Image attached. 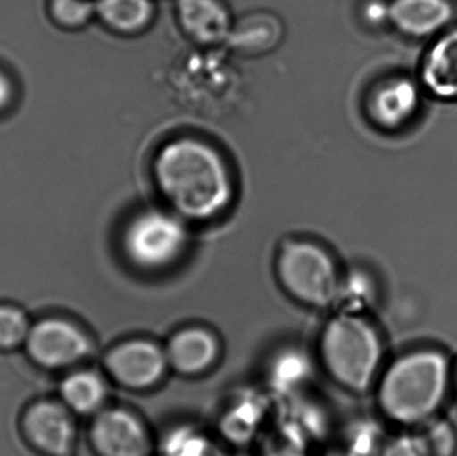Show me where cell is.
I'll list each match as a JSON object with an SVG mask.
<instances>
[{"instance_id":"1","label":"cell","mask_w":457,"mask_h":456,"mask_svg":"<svg viewBox=\"0 0 457 456\" xmlns=\"http://www.w3.org/2000/svg\"><path fill=\"white\" fill-rule=\"evenodd\" d=\"M158 190L179 217L206 221L227 211L233 182L219 150L192 137L166 144L154 160Z\"/></svg>"},{"instance_id":"2","label":"cell","mask_w":457,"mask_h":456,"mask_svg":"<svg viewBox=\"0 0 457 456\" xmlns=\"http://www.w3.org/2000/svg\"><path fill=\"white\" fill-rule=\"evenodd\" d=\"M451 377L450 361L442 351L424 348L404 353L381 377L378 403L399 425H423L442 407Z\"/></svg>"},{"instance_id":"3","label":"cell","mask_w":457,"mask_h":456,"mask_svg":"<svg viewBox=\"0 0 457 456\" xmlns=\"http://www.w3.org/2000/svg\"><path fill=\"white\" fill-rule=\"evenodd\" d=\"M321 355L328 371L341 386L364 393L378 377L383 344L365 319L341 315L330 320L322 334Z\"/></svg>"},{"instance_id":"4","label":"cell","mask_w":457,"mask_h":456,"mask_svg":"<svg viewBox=\"0 0 457 456\" xmlns=\"http://www.w3.org/2000/svg\"><path fill=\"white\" fill-rule=\"evenodd\" d=\"M277 272L284 288L305 304L327 307L337 297L340 278L335 261L312 241L285 244L277 259Z\"/></svg>"},{"instance_id":"5","label":"cell","mask_w":457,"mask_h":456,"mask_svg":"<svg viewBox=\"0 0 457 456\" xmlns=\"http://www.w3.org/2000/svg\"><path fill=\"white\" fill-rule=\"evenodd\" d=\"M187 241L189 235L179 214L150 209L129 224L123 244L134 265L158 270L174 264L184 254Z\"/></svg>"},{"instance_id":"6","label":"cell","mask_w":457,"mask_h":456,"mask_svg":"<svg viewBox=\"0 0 457 456\" xmlns=\"http://www.w3.org/2000/svg\"><path fill=\"white\" fill-rule=\"evenodd\" d=\"M424 90L418 78L395 75L373 88L368 101L370 120L384 130H399L418 114Z\"/></svg>"},{"instance_id":"7","label":"cell","mask_w":457,"mask_h":456,"mask_svg":"<svg viewBox=\"0 0 457 456\" xmlns=\"http://www.w3.org/2000/svg\"><path fill=\"white\" fill-rule=\"evenodd\" d=\"M106 366L120 385L139 390L160 382L169 363L165 350L154 343L130 340L109 353Z\"/></svg>"},{"instance_id":"8","label":"cell","mask_w":457,"mask_h":456,"mask_svg":"<svg viewBox=\"0 0 457 456\" xmlns=\"http://www.w3.org/2000/svg\"><path fill=\"white\" fill-rule=\"evenodd\" d=\"M27 340L34 359L48 367L75 363L90 352L87 336L78 327L59 319L40 321Z\"/></svg>"},{"instance_id":"9","label":"cell","mask_w":457,"mask_h":456,"mask_svg":"<svg viewBox=\"0 0 457 456\" xmlns=\"http://www.w3.org/2000/svg\"><path fill=\"white\" fill-rule=\"evenodd\" d=\"M418 79L428 95L439 101H457V24L432 37L421 59Z\"/></svg>"},{"instance_id":"10","label":"cell","mask_w":457,"mask_h":456,"mask_svg":"<svg viewBox=\"0 0 457 456\" xmlns=\"http://www.w3.org/2000/svg\"><path fill=\"white\" fill-rule=\"evenodd\" d=\"M93 441L102 456H149L152 452L144 423L125 410L102 412L93 426Z\"/></svg>"},{"instance_id":"11","label":"cell","mask_w":457,"mask_h":456,"mask_svg":"<svg viewBox=\"0 0 457 456\" xmlns=\"http://www.w3.org/2000/svg\"><path fill=\"white\" fill-rule=\"evenodd\" d=\"M391 26L413 39L435 37L453 26L455 8L450 0H392Z\"/></svg>"},{"instance_id":"12","label":"cell","mask_w":457,"mask_h":456,"mask_svg":"<svg viewBox=\"0 0 457 456\" xmlns=\"http://www.w3.org/2000/svg\"><path fill=\"white\" fill-rule=\"evenodd\" d=\"M177 18L187 37L201 45L228 40L230 15L221 0H177Z\"/></svg>"},{"instance_id":"13","label":"cell","mask_w":457,"mask_h":456,"mask_svg":"<svg viewBox=\"0 0 457 456\" xmlns=\"http://www.w3.org/2000/svg\"><path fill=\"white\" fill-rule=\"evenodd\" d=\"M26 427L32 441L53 455L69 452L74 439V426L66 410L53 402H42L29 410Z\"/></svg>"},{"instance_id":"14","label":"cell","mask_w":457,"mask_h":456,"mask_svg":"<svg viewBox=\"0 0 457 456\" xmlns=\"http://www.w3.org/2000/svg\"><path fill=\"white\" fill-rule=\"evenodd\" d=\"M171 369L184 375L206 371L216 361L219 343L204 328H187L177 332L165 350Z\"/></svg>"},{"instance_id":"15","label":"cell","mask_w":457,"mask_h":456,"mask_svg":"<svg viewBox=\"0 0 457 456\" xmlns=\"http://www.w3.org/2000/svg\"><path fill=\"white\" fill-rule=\"evenodd\" d=\"M282 34L278 18L269 12H253L233 23L228 43L239 53L260 55L273 50L281 42Z\"/></svg>"},{"instance_id":"16","label":"cell","mask_w":457,"mask_h":456,"mask_svg":"<svg viewBox=\"0 0 457 456\" xmlns=\"http://www.w3.org/2000/svg\"><path fill=\"white\" fill-rule=\"evenodd\" d=\"M96 12L115 31L134 34L149 26L154 5L152 0H96Z\"/></svg>"},{"instance_id":"17","label":"cell","mask_w":457,"mask_h":456,"mask_svg":"<svg viewBox=\"0 0 457 456\" xmlns=\"http://www.w3.org/2000/svg\"><path fill=\"white\" fill-rule=\"evenodd\" d=\"M61 390L67 406L80 414H90L98 410L106 396L104 380L90 371L70 375L62 383Z\"/></svg>"},{"instance_id":"18","label":"cell","mask_w":457,"mask_h":456,"mask_svg":"<svg viewBox=\"0 0 457 456\" xmlns=\"http://www.w3.org/2000/svg\"><path fill=\"white\" fill-rule=\"evenodd\" d=\"M419 449L424 456H455L457 434L453 423L440 418H432L419 426L413 434Z\"/></svg>"},{"instance_id":"19","label":"cell","mask_w":457,"mask_h":456,"mask_svg":"<svg viewBox=\"0 0 457 456\" xmlns=\"http://www.w3.org/2000/svg\"><path fill=\"white\" fill-rule=\"evenodd\" d=\"M51 12L63 26L79 27L96 12V3L90 0H51Z\"/></svg>"},{"instance_id":"20","label":"cell","mask_w":457,"mask_h":456,"mask_svg":"<svg viewBox=\"0 0 457 456\" xmlns=\"http://www.w3.org/2000/svg\"><path fill=\"white\" fill-rule=\"evenodd\" d=\"M29 335V323L21 311L12 307H0V345L13 347ZM29 337V336H27Z\"/></svg>"},{"instance_id":"21","label":"cell","mask_w":457,"mask_h":456,"mask_svg":"<svg viewBox=\"0 0 457 456\" xmlns=\"http://www.w3.org/2000/svg\"><path fill=\"white\" fill-rule=\"evenodd\" d=\"M380 456H424L423 452L419 449L418 442L415 436L400 435L389 442Z\"/></svg>"},{"instance_id":"22","label":"cell","mask_w":457,"mask_h":456,"mask_svg":"<svg viewBox=\"0 0 457 456\" xmlns=\"http://www.w3.org/2000/svg\"><path fill=\"white\" fill-rule=\"evenodd\" d=\"M364 16L368 23L372 26H386L391 24V10H389V3L375 2L368 3L364 10Z\"/></svg>"},{"instance_id":"23","label":"cell","mask_w":457,"mask_h":456,"mask_svg":"<svg viewBox=\"0 0 457 456\" xmlns=\"http://www.w3.org/2000/svg\"><path fill=\"white\" fill-rule=\"evenodd\" d=\"M11 93H12L11 83L8 82L7 78L0 72V107L4 106V104L10 101Z\"/></svg>"},{"instance_id":"24","label":"cell","mask_w":457,"mask_h":456,"mask_svg":"<svg viewBox=\"0 0 457 456\" xmlns=\"http://www.w3.org/2000/svg\"><path fill=\"white\" fill-rule=\"evenodd\" d=\"M453 379H455V388H456V395H457V361L455 364V369H453Z\"/></svg>"}]
</instances>
